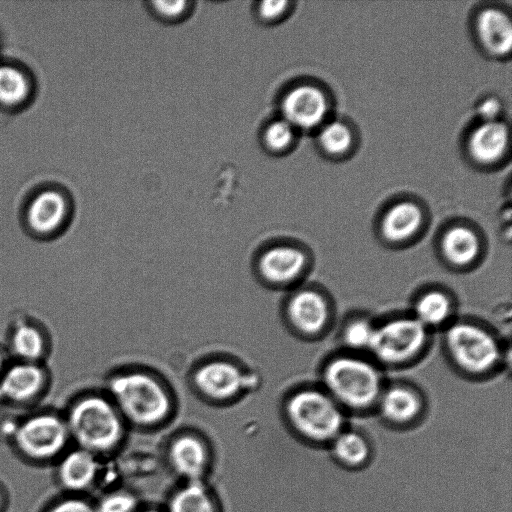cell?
Segmentation results:
<instances>
[{
	"label": "cell",
	"mask_w": 512,
	"mask_h": 512,
	"mask_svg": "<svg viewBox=\"0 0 512 512\" xmlns=\"http://www.w3.org/2000/svg\"><path fill=\"white\" fill-rule=\"evenodd\" d=\"M7 359L6 354L0 349V376L3 374L4 370L7 367Z\"/></svg>",
	"instance_id": "34"
},
{
	"label": "cell",
	"mask_w": 512,
	"mask_h": 512,
	"mask_svg": "<svg viewBox=\"0 0 512 512\" xmlns=\"http://www.w3.org/2000/svg\"><path fill=\"white\" fill-rule=\"evenodd\" d=\"M18 447L33 458H49L65 445L69 431L65 420L42 413L29 417L15 430Z\"/></svg>",
	"instance_id": "14"
},
{
	"label": "cell",
	"mask_w": 512,
	"mask_h": 512,
	"mask_svg": "<svg viewBox=\"0 0 512 512\" xmlns=\"http://www.w3.org/2000/svg\"><path fill=\"white\" fill-rule=\"evenodd\" d=\"M169 462L187 482L201 481L208 464L205 444L197 436L186 433L176 437L169 447Z\"/></svg>",
	"instance_id": "19"
},
{
	"label": "cell",
	"mask_w": 512,
	"mask_h": 512,
	"mask_svg": "<svg viewBox=\"0 0 512 512\" xmlns=\"http://www.w3.org/2000/svg\"><path fill=\"white\" fill-rule=\"evenodd\" d=\"M68 214V203L62 194L47 190L36 195L27 210L30 230L45 236L56 232L64 224Z\"/></svg>",
	"instance_id": "20"
},
{
	"label": "cell",
	"mask_w": 512,
	"mask_h": 512,
	"mask_svg": "<svg viewBox=\"0 0 512 512\" xmlns=\"http://www.w3.org/2000/svg\"><path fill=\"white\" fill-rule=\"evenodd\" d=\"M481 46L492 56L508 57L512 49V22L508 13L496 7L482 9L475 19Z\"/></svg>",
	"instance_id": "17"
},
{
	"label": "cell",
	"mask_w": 512,
	"mask_h": 512,
	"mask_svg": "<svg viewBox=\"0 0 512 512\" xmlns=\"http://www.w3.org/2000/svg\"><path fill=\"white\" fill-rule=\"evenodd\" d=\"M428 226L424 208L412 200H400L387 206L374 225L377 241L386 249L401 251L417 244Z\"/></svg>",
	"instance_id": "11"
},
{
	"label": "cell",
	"mask_w": 512,
	"mask_h": 512,
	"mask_svg": "<svg viewBox=\"0 0 512 512\" xmlns=\"http://www.w3.org/2000/svg\"><path fill=\"white\" fill-rule=\"evenodd\" d=\"M434 334L408 310L376 319L368 355L385 371L410 369L428 355Z\"/></svg>",
	"instance_id": "4"
},
{
	"label": "cell",
	"mask_w": 512,
	"mask_h": 512,
	"mask_svg": "<svg viewBox=\"0 0 512 512\" xmlns=\"http://www.w3.org/2000/svg\"><path fill=\"white\" fill-rule=\"evenodd\" d=\"M50 512H95V510L83 500L71 499L59 503Z\"/></svg>",
	"instance_id": "33"
},
{
	"label": "cell",
	"mask_w": 512,
	"mask_h": 512,
	"mask_svg": "<svg viewBox=\"0 0 512 512\" xmlns=\"http://www.w3.org/2000/svg\"><path fill=\"white\" fill-rule=\"evenodd\" d=\"M509 143V126L499 119L477 124L468 137L467 149L474 161L485 165L503 158Z\"/></svg>",
	"instance_id": "18"
},
{
	"label": "cell",
	"mask_w": 512,
	"mask_h": 512,
	"mask_svg": "<svg viewBox=\"0 0 512 512\" xmlns=\"http://www.w3.org/2000/svg\"><path fill=\"white\" fill-rule=\"evenodd\" d=\"M136 497L128 492H115L105 496L99 503L97 512H134Z\"/></svg>",
	"instance_id": "31"
},
{
	"label": "cell",
	"mask_w": 512,
	"mask_h": 512,
	"mask_svg": "<svg viewBox=\"0 0 512 512\" xmlns=\"http://www.w3.org/2000/svg\"><path fill=\"white\" fill-rule=\"evenodd\" d=\"M427 408L426 393L416 382L405 378H388L374 412L391 426L407 427L418 422Z\"/></svg>",
	"instance_id": "13"
},
{
	"label": "cell",
	"mask_w": 512,
	"mask_h": 512,
	"mask_svg": "<svg viewBox=\"0 0 512 512\" xmlns=\"http://www.w3.org/2000/svg\"><path fill=\"white\" fill-rule=\"evenodd\" d=\"M143 512H159V511H156V510H146V511H143Z\"/></svg>",
	"instance_id": "36"
},
{
	"label": "cell",
	"mask_w": 512,
	"mask_h": 512,
	"mask_svg": "<svg viewBox=\"0 0 512 512\" xmlns=\"http://www.w3.org/2000/svg\"><path fill=\"white\" fill-rule=\"evenodd\" d=\"M98 471V462L92 452L79 449L69 453L61 462L59 476L65 487L82 490L88 487Z\"/></svg>",
	"instance_id": "24"
},
{
	"label": "cell",
	"mask_w": 512,
	"mask_h": 512,
	"mask_svg": "<svg viewBox=\"0 0 512 512\" xmlns=\"http://www.w3.org/2000/svg\"><path fill=\"white\" fill-rule=\"evenodd\" d=\"M386 372L368 355L337 348L320 362L317 382L348 414L375 410Z\"/></svg>",
	"instance_id": "2"
},
{
	"label": "cell",
	"mask_w": 512,
	"mask_h": 512,
	"mask_svg": "<svg viewBox=\"0 0 512 512\" xmlns=\"http://www.w3.org/2000/svg\"><path fill=\"white\" fill-rule=\"evenodd\" d=\"M501 111V101L493 96L482 99L476 107V113L480 119V122H491L499 120Z\"/></svg>",
	"instance_id": "32"
},
{
	"label": "cell",
	"mask_w": 512,
	"mask_h": 512,
	"mask_svg": "<svg viewBox=\"0 0 512 512\" xmlns=\"http://www.w3.org/2000/svg\"><path fill=\"white\" fill-rule=\"evenodd\" d=\"M331 443L334 456L345 466L359 467L369 458L368 441L357 431L343 429Z\"/></svg>",
	"instance_id": "26"
},
{
	"label": "cell",
	"mask_w": 512,
	"mask_h": 512,
	"mask_svg": "<svg viewBox=\"0 0 512 512\" xmlns=\"http://www.w3.org/2000/svg\"><path fill=\"white\" fill-rule=\"evenodd\" d=\"M255 384L254 375L239 361L214 355L191 368L189 385L199 398L212 404H229L243 397Z\"/></svg>",
	"instance_id": "9"
},
{
	"label": "cell",
	"mask_w": 512,
	"mask_h": 512,
	"mask_svg": "<svg viewBox=\"0 0 512 512\" xmlns=\"http://www.w3.org/2000/svg\"><path fill=\"white\" fill-rule=\"evenodd\" d=\"M337 308L323 285L306 281L286 292L281 318L287 330L305 342L323 340L334 328Z\"/></svg>",
	"instance_id": "7"
},
{
	"label": "cell",
	"mask_w": 512,
	"mask_h": 512,
	"mask_svg": "<svg viewBox=\"0 0 512 512\" xmlns=\"http://www.w3.org/2000/svg\"><path fill=\"white\" fill-rule=\"evenodd\" d=\"M104 391L124 421L138 427L164 423L175 408L171 386L157 372L142 366L114 370L106 379Z\"/></svg>",
	"instance_id": "3"
},
{
	"label": "cell",
	"mask_w": 512,
	"mask_h": 512,
	"mask_svg": "<svg viewBox=\"0 0 512 512\" xmlns=\"http://www.w3.org/2000/svg\"><path fill=\"white\" fill-rule=\"evenodd\" d=\"M314 263L310 247L294 239L281 238L258 249L253 271L265 287L288 292L307 281Z\"/></svg>",
	"instance_id": "8"
},
{
	"label": "cell",
	"mask_w": 512,
	"mask_h": 512,
	"mask_svg": "<svg viewBox=\"0 0 512 512\" xmlns=\"http://www.w3.org/2000/svg\"><path fill=\"white\" fill-rule=\"evenodd\" d=\"M376 318L365 312L349 313L341 321L337 340L339 349L368 354L373 339Z\"/></svg>",
	"instance_id": "21"
},
{
	"label": "cell",
	"mask_w": 512,
	"mask_h": 512,
	"mask_svg": "<svg viewBox=\"0 0 512 512\" xmlns=\"http://www.w3.org/2000/svg\"><path fill=\"white\" fill-rule=\"evenodd\" d=\"M0 505H1V496H0Z\"/></svg>",
	"instance_id": "37"
},
{
	"label": "cell",
	"mask_w": 512,
	"mask_h": 512,
	"mask_svg": "<svg viewBox=\"0 0 512 512\" xmlns=\"http://www.w3.org/2000/svg\"><path fill=\"white\" fill-rule=\"evenodd\" d=\"M440 333L444 360L463 380L486 382L510 365V345H505L500 333L478 317L458 315Z\"/></svg>",
	"instance_id": "1"
},
{
	"label": "cell",
	"mask_w": 512,
	"mask_h": 512,
	"mask_svg": "<svg viewBox=\"0 0 512 512\" xmlns=\"http://www.w3.org/2000/svg\"><path fill=\"white\" fill-rule=\"evenodd\" d=\"M298 134L289 122L277 115L262 122L258 130V143L266 154L281 157L294 149Z\"/></svg>",
	"instance_id": "23"
},
{
	"label": "cell",
	"mask_w": 512,
	"mask_h": 512,
	"mask_svg": "<svg viewBox=\"0 0 512 512\" xmlns=\"http://www.w3.org/2000/svg\"><path fill=\"white\" fill-rule=\"evenodd\" d=\"M29 82L17 68L0 66V103L8 106L22 103L28 96Z\"/></svg>",
	"instance_id": "29"
},
{
	"label": "cell",
	"mask_w": 512,
	"mask_h": 512,
	"mask_svg": "<svg viewBox=\"0 0 512 512\" xmlns=\"http://www.w3.org/2000/svg\"><path fill=\"white\" fill-rule=\"evenodd\" d=\"M488 241L476 225L464 220L445 224L436 234L433 251L439 264L455 274L478 269L488 254Z\"/></svg>",
	"instance_id": "10"
},
{
	"label": "cell",
	"mask_w": 512,
	"mask_h": 512,
	"mask_svg": "<svg viewBox=\"0 0 512 512\" xmlns=\"http://www.w3.org/2000/svg\"><path fill=\"white\" fill-rule=\"evenodd\" d=\"M294 10L292 1H256L252 4L253 19L261 26L272 27L287 19Z\"/></svg>",
	"instance_id": "30"
},
{
	"label": "cell",
	"mask_w": 512,
	"mask_h": 512,
	"mask_svg": "<svg viewBox=\"0 0 512 512\" xmlns=\"http://www.w3.org/2000/svg\"><path fill=\"white\" fill-rule=\"evenodd\" d=\"M282 413L298 435L316 443L331 442L344 429L346 417L317 381L303 382L287 390Z\"/></svg>",
	"instance_id": "5"
},
{
	"label": "cell",
	"mask_w": 512,
	"mask_h": 512,
	"mask_svg": "<svg viewBox=\"0 0 512 512\" xmlns=\"http://www.w3.org/2000/svg\"><path fill=\"white\" fill-rule=\"evenodd\" d=\"M49 375L42 363L15 361L0 376L4 400L22 404L45 392Z\"/></svg>",
	"instance_id": "16"
},
{
	"label": "cell",
	"mask_w": 512,
	"mask_h": 512,
	"mask_svg": "<svg viewBox=\"0 0 512 512\" xmlns=\"http://www.w3.org/2000/svg\"><path fill=\"white\" fill-rule=\"evenodd\" d=\"M168 512H216V507L202 480L189 481L172 495Z\"/></svg>",
	"instance_id": "25"
},
{
	"label": "cell",
	"mask_w": 512,
	"mask_h": 512,
	"mask_svg": "<svg viewBox=\"0 0 512 512\" xmlns=\"http://www.w3.org/2000/svg\"><path fill=\"white\" fill-rule=\"evenodd\" d=\"M2 402H5V400H4V395H3V391L1 388V384H0V403H2Z\"/></svg>",
	"instance_id": "35"
},
{
	"label": "cell",
	"mask_w": 512,
	"mask_h": 512,
	"mask_svg": "<svg viewBox=\"0 0 512 512\" xmlns=\"http://www.w3.org/2000/svg\"><path fill=\"white\" fill-rule=\"evenodd\" d=\"M9 349L16 361L42 363L47 352L45 334L36 324L19 321L11 332Z\"/></svg>",
	"instance_id": "22"
},
{
	"label": "cell",
	"mask_w": 512,
	"mask_h": 512,
	"mask_svg": "<svg viewBox=\"0 0 512 512\" xmlns=\"http://www.w3.org/2000/svg\"><path fill=\"white\" fill-rule=\"evenodd\" d=\"M318 129L317 143L324 152L341 155L351 148L353 133L345 122L335 119L325 122Z\"/></svg>",
	"instance_id": "28"
},
{
	"label": "cell",
	"mask_w": 512,
	"mask_h": 512,
	"mask_svg": "<svg viewBox=\"0 0 512 512\" xmlns=\"http://www.w3.org/2000/svg\"><path fill=\"white\" fill-rule=\"evenodd\" d=\"M144 6L148 14L164 25H178L187 21L195 12L196 2L189 0L146 1Z\"/></svg>",
	"instance_id": "27"
},
{
	"label": "cell",
	"mask_w": 512,
	"mask_h": 512,
	"mask_svg": "<svg viewBox=\"0 0 512 512\" xmlns=\"http://www.w3.org/2000/svg\"><path fill=\"white\" fill-rule=\"evenodd\" d=\"M458 306V299L449 287L428 283L415 290L408 311L435 334L455 320L459 315Z\"/></svg>",
	"instance_id": "15"
},
{
	"label": "cell",
	"mask_w": 512,
	"mask_h": 512,
	"mask_svg": "<svg viewBox=\"0 0 512 512\" xmlns=\"http://www.w3.org/2000/svg\"><path fill=\"white\" fill-rule=\"evenodd\" d=\"M276 106L278 116L300 132L323 125L330 104L326 93L319 86L296 81L281 89L276 98Z\"/></svg>",
	"instance_id": "12"
},
{
	"label": "cell",
	"mask_w": 512,
	"mask_h": 512,
	"mask_svg": "<svg viewBox=\"0 0 512 512\" xmlns=\"http://www.w3.org/2000/svg\"><path fill=\"white\" fill-rule=\"evenodd\" d=\"M82 449L108 452L124 434V419L105 391H88L74 400L65 420Z\"/></svg>",
	"instance_id": "6"
}]
</instances>
